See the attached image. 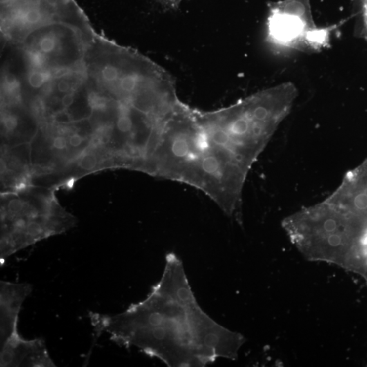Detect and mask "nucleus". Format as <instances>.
<instances>
[{
	"label": "nucleus",
	"instance_id": "f257e3e1",
	"mask_svg": "<svg viewBox=\"0 0 367 367\" xmlns=\"http://www.w3.org/2000/svg\"><path fill=\"white\" fill-rule=\"evenodd\" d=\"M97 337L104 333L121 346L138 348L168 367H205L231 359L236 334L216 323L199 305L183 263L166 256L163 274L145 299L123 312H90Z\"/></svg>",
	"mask_w": 367,
	"mask_h": 367
},
{
	"label": "nucleus",
	"instance_id": "f03ea898",
	"mask_svg": "<svg viewBox=\"0 0 367 367\" xmlns=\"http://www.w3.org/2000/svg\"><path fill=\"white\" fill-rule=\"evenodd\" d=\"M330 30L316 26L310 0H284L269 8L266 41L278 48L319 49L328 44Z\"/></svg>",
	"mask_w": 367,
	"mask_h": 367
},
{
	"label": "nucleus",
	"instance_id": "7ed1b4c3",
	"mask_svg": "<svg viewBox=\"0 0 367 367\" xmlns=\"http://www.w3.org/2000/svg\"><path fill=\"white\" fill-rule=\"evenodd\" d=\"M0 367H56L41 338L25 339L19 335L0 345Z\"/></svg>",
	"mask_w": 367,
	"mask_h": 367
},
{
	"label": "nucleus",
	"instance_id": "20e7f679",
	"mask_svg": "<svg viewBox=\"0 0 367 367\" xmlns=\"http://www.w3.org/2000/svg\"><path fill=\"white\" fill-rule=\"evenodd\" d=\"M32 291L30 284L0 282V345L20 335V312Z\"/></svg>",
	"mask_w": 367,
	"mask_h": 367
},
{
	"label": "nucleus",
	"instance_id": "39448f33",
	"mask_svg": "<svg viewBox=\"0 0 367 367\" xmlns=\"http://www.w3.org/2000/svg\"><path fill=\"white\" fill-rule=\"evenodd\" d=\"M210 136L205 130H200L194 137L195 147L198 151L204 152L207 151L210 144Z\"/></svg>",
	"mask_w": 367,
	"mask_h": 367
},
{
	"label": "nucleus",
	"instance_id": "423d86ee",
	"mask_svg": "<svg viewBox=\"0 0 367 367\" xmlns=\"http://www.w3.org/2000/svg\"><path fill=\"white\" fill-rule=\"evenodd\" d=\"M50 78V74L41 72L40 71H34L30 74L29 77V83L30 86L34 88H41L42 85L46 83Z\"/></svg>",
	"mask_w": 367,
	"mask_h": 367
},
{
	"label": "nucleus",
	"instance_id": "0eeeda50",
	"mask_svg": "<svg viewBox=\"0 0 367 367\" xmlns=\"http://www.w3.org/2000/svg\"><path fill=\"white\" fill-rule=\"evenodd\" d=\"M207 128H211V139L213 142L218 145H225L229 141V135L227 132L220 128L207 125Z\"/></svg>",
	"mask_w": 367,
	"mask_h": 367
},
{
	"label": "nucleus",
	"instance_id": "6e6552de",
	"mask_svg": "<svg viewBox=\"0 0 367 367\" xmlns=\"http://www.w3.org/2000/svg\"><path fill=\"white\" fill-rule=\"evenodd\" d=\"M97 163H98V160L95 155L88 153L84 155L79 161V166L81 169H84L85 171H90L97 167Z\"/></svg>",
	"mask_w": 367,
	"mask_h": 367
},
{
	"label": "nucleus",
	"instance_id": "1a4fd4ad",
	"mask_svg": "<svg viewBox=\"0 0 367 367\" xmlns=\"http://www.w3.org/2000/svg\"><path fill=\"white\" fill-rule=\"evenodd\" d=\"M172 152L175 156L185 157L189 153V146L185 139L178 138L173 143Z\"/></svg>",
	"mask_w": 367,
	"mask_h": 367
},
{
	"label": "nucleus",
	"instance_id": "9d476101",
	"mask_svg": "<svg viewBox=\"0 0 367 367\" xmlns=\"http://www.w3.org/2000/svg\"><path fill=\"white\" fill-rule=\"evenodd\" d=\"M133 121L129 115L125 113L122 114L119 117L117 122V129L122 133H127L133 128Z\"/></svg>",
	"mask_w": 367,
	"mask_h": 367
},
{
	"label": "nucleus",
	"instance_id": "9b49d317",
	"mask_svg": "<svg viewBox=\"0 0 367 367\" xmlns=\"http://www.w3.org/2000/svg\"><path fill=\"white\" fill-rule=\"evenodd\" d=\"M41 51L44 53H50L55 48L56 41L53 36H47L43 37L39 43Z\"/></svg>",
	"mask_w": 367,
	"mask_h": 367
},
{
	"label": "nucleus",
	"instance_id": "f8f14e48",
	"mask_svg": "<svg viewBox=\"0 0 367 367\" xmlns=\"http://www.w3.org/2000/svg\"><path fill=\"white\" fill-rule=\"evenodd\" d=\"M354 207L359 211H366L367 209V191H361L357 193L353 200Z\"/></svg>",
	"mask_w": 367,
	"mask_h": 367
},
{
	"label": "nucleus",
	"instance_id": "ddd939ff",
	"mask_svg": "<svg viewBox=\"0 0 367 367\" xmlns=\"http://www.w3.org/2000/svg\"><path fill=\"white\" fill-rule=\"evenodd\" d=\"M202 167L205 172H216L219 168V163L214 157H207L204 159Z\"/></svg>",
	"mask_w": 367,
	"mask_h": 367
},
{
	"label": "nucleus",
	"instance_id": "4468645a",
	"mask_svg": "<svg viewBox=\"0 0 367 367\" xmlns=\"http://www.w3.org/2000/svg\"><path fill=\"white\" fill-rule=\"evenodd\" d=\"M30 63L36 69H41L44 67L46 62V58L41 52H30Z\"/></svg>",
	"mask_w": 367,
	"mask_h": 367
},
{
	"label": "nucleus",
	"instance_id": "2eb2a0df",
	"mask_svg": "<svg viewBox=\"0 0 367 367\" xmlns=\"http://www.w3.org/2000/svg\"><path fill=\"white\" fill-rule=\"evenodd\" d=\"M163 6L169 8H177L184 0H155Z\"/></svg>",
	"mask_w": 367,
	"mask_h": 367
},
{
	"label": "nucleus",
	"instance_id": "dca6fc26",
	"mask_svg": "<svg viewBox=\"0 0 367 367\" xmlns=\"http://www.w3.org/2000/svg\"><path fill=\"white\" fill-rule=\"evenodd\" d=\"M52 145L57 149L61 151L67 147V140L64 137H56L52 142Z\"/></svg>",
	"mask_w": 367,
	"mask_h": 367
},
{
	"label": "nucleus",
	"instance_id": "f3484780",
	"mask_svg": "<svg viewBox=\"0 0 367 367\" xmlns=\"http://www.w3.org/2000/svg\"><path fill=\"white\" fill-rule=\"evenodd\" d=\"M84 142V138L81 135L75 133L70 137L69 143L72 147H79Z\"/></svg>",
	"mask_w": 367,
	"mask_h": 367
},
{
	"label": "nucleus",
	"instance_id": "a211bd4d",
	"mask_svg": "<svg viewBox=\"0 0 367 367\" xmlns=\"http://www.w3.org/2000/svg\"><path fill=\"white\" fill-rule=\"evenodd\" d=\"M324 228L327 232H333L337 229V223L335 220L328 219L326 220L324 224Z\"/></svg>",
	"mask_w": 367,
	"mask_h": 367
},
{
	"label": "nucleus",
	"instance_id": "6ab92c4d",
	"mask_svg": "<svg viewBox=\"0 0 367 367\" xmlns=\"http://www.w3.org/2000/svg\"><path fill=\"white\" fill-rule=\"evenodd\" d=\"M363 31L367 39V0H363Z\"/></svg>",
	"mask_w": 367,
	"mask_h": 367
},
{
	"label": "nucleus",
	"instance_id": "aec40b11",
	"mask_svg": "<svg viewBox=\"0 0 367 367\" xmlns=\"http://www.w3.org/2000/svg\"><path fill=\"white\" fill-rule=\"evenodd\" d=\"M61 103L65 108H69L74 103V95L72 93H68L63 97Z\"/></svg>",
	"mask_w": 367,
	"mask_h": 367
},
{
	"label": "nucleus",
	"instance_id": "412c9836",
	"mask_svg": "<svg viewBox=\"0 0 367 367\" xmlns=\"http://www.w3.org/2000/svg\"><path fill=\"white\" fill-rule=\"evenodd\" d=\"M328 243L332 246H338L341 243V238L338 235H332L328 238Z\"/></svg>",
	"mask_w": 367,
	"mask_h": 367
},
{
	"label": "nucleus",
	"instance_id": "4be33fe9",
	"mask_svg": "<svg viewBox=\"0 0 367 367\" xmlns=\"http://www.w3.org/2000/svg\"><path fill=\"white\" fill-rule=\"evenodd\" d=\"M70 89V84L66 81H61L58 83V90L61 93H68Z\"/></svg>",
	"mask_w": 367,
	"mask_h": 367
},
{
	"label": "nucleus",
	"instance_id": "5701e85b",
	"mask_svg": "<svg viewBox=\"0 0 367 367\" xmlns=\"http://www.w3.org/2000/svg\"><path fill=\"white\" fill-rule=\"evenodd\" d=\"M5 123H6V127L8 129L12 130L17 125V121L14 117H10L7 118Z\"/></svg>",
	"mask_w": 367,
	"mask_h": 367
},
{
	"label": "nucleus",
	"instance_id": "b1692460",
	"mask_svg": "<svg viewBox=\"0 0 367 367\" xmlns=\"http://www.w3.org/2000/svg\"><path fill=\"white\" fill-rule=\"evenodd\" d=\"M242 157L241 155H238V156H237V157H236L237 160H238V161H241L242 160Z\"/></svg>",
	"mask_w": 367,
	"mask_h": 367
}]
</instances>
